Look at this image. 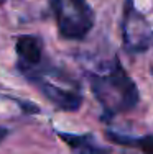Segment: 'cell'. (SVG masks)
<instances>
[{
	"mask_svg": "<svg viewBox=\"0 0 153 154\" xmlns=\"http://www.w3.org/2000/svg\"><path fill=\"white\" fill-rule=\"evenodd\" d=\"M91 87L96 98L104 107L105 115L132 110L138 103L137 85L115 57L100 72L89 74Z\"/></svg>",
	"mask_w": 153,
	"mask_h": 154,
	"instance_id": "1",
	"label": "cell"
},
{
	"mask_svg": "<svg viewBox=\"0 0 153 154\" xmlns=\"http://www.w3.org/2000/svg\"><path fill=\"white\" fill-rule=\"evenodd\" d=\"M59 35L66 39H82L94 25V13L86 0H51Z\"/></svg>",
	"mask_w": 153,
	"mask_h": 154,
	"instance_id": "2",
	"label": "cell"
},
{
	"mask_svg": "<svg viewBox=\"0 0 153 154\" xmlns=\"http://www.w3.org/2000/svg\"><path fill=\"white\" fill-rule=\"evenodd\" d=\"M123 46L129 53H143L153 43V28L135 8L133 0H125L122 20Z\"/></svg>",
	"mask_w": 153,
	"mask_h": 154,
	"instance_id": "3",
	"label": "cell"
},
{
	"mask_svg": "<svg viewBox=\"0 0 153 154\" xmlns=\"http://www.w3.org/2000/svg\"><path fill=\"white\" fill-rule=\"evenodd\" d=\"M36 84H38L43 95L49 102H53L56 107L68 110V112H74V110H78L81 107L82 97L74 87H63L59 84H54V82H49V80L41 79V77L36 80Z\"/></svg>",
	"mask_w": 153,
	"mask_h": 154,
	"instance_id": "4",
	"label": "cell"
},
{
	"mask_svg": "<svg viewBox=\"0 0 153 154\" xmlns=\"http://www.w3.org/2000/svg\"><path fill=\"white\" fill-rule=\"evenodd\" d=\"M59 138L72 149L74 154H110L109 148H102L91 134H71L58 133Z\"/></svg>",
	"mask_w": 153,
	"mask_h": 154,
	"instance_id": "5",
	"label": "cell"
},
{
	"mask_svg": "<svg viewBox=\"0 0 153 154\" xmlns=\"http://www.w3.org/2000/svg\"><path fill=\"white\" fill-rule=\"evenodd\" d=\"M17 54L21 66H36L41 61V41L36 36H20L17 39Z\"/></svg>",
	"mask_w": 153,
	"mask_h": 154,
	"instance_id": "6",
	"label": "cell"
},
{
	"mask_svg": "<svg viewBox=\"0 0 153 154\" xmlns=\"http://www.w3.org/2000/svg\"><path fill=\"white\" fill-rule=\"evenodd\" d=\"M105 136L110 139L112 143H117V144H122V146H133V148L142 149L143 154H153V134L142 136V138H132V136H125V134L107 131Z\"/></svg>",
	"mask_w": 153,
	"mask_h": 154,
	"instance_id": "7",
	"label": "cell"
},
{
	"mask_svg": "<svg viewBox=\"0 0 153 154\" xmlns=\"http://www.w3.org/2000/svg\"><path fill=\"white\" fill-rule=\"evenodd\" d=\"M7 136V130L5 128H0V143H2V139Z\"/></svg>",
	"mask_w": 153,
	"mask_h": 154,
	"instance_id": "8",
	"label": "cell"
},
{
	"mask_svg": "<svg viewBox=\"0 0 153 154\" xmlns=\"http://www.w3.org/2000/svg\"><path fill=\"white\" fill-rule=\"evenodd\" d=\"M3 2H5V0H0V5H2V3H3Z\"/></svg>",
	"mask_w": 153,
	"mask_h": 154,
	"instance_id": "9",
	"label": "cell"
}]
</instances>
